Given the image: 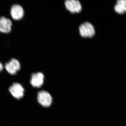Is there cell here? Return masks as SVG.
<instances>
[{
	"label": "cell",
	"instance_id": "7",
	"mask_svg": "<svg viewBox=\"0 0 126 126\" xmlns=\"http://www.w3.org/2000/svg\"><path fill=\"white\" fill-rule=\"evenodd\" d=\"M44 76L40 72L33 74L32 75L31 83L33 87L39 88L43 85L44 82Z\"/></svg>",
	"mask_w": 126,
	"mask_h": 126
},
{
	"label": "cell",
	"instance_id": "2",
	"mask_svg": "<svg viewBox=\"0 0 126 126\" xmlns=\"http://www.w3.org/2000/svg\"><path fill=\"white\" fill-rule=\"evenodd\" d=\"M38 102L41 106L48 107L52 103V98L50 94L47 92L42 91L38 94Z\"/></svg>",
	"mask_w": 126,
	"mask_h": 126
},
{
	"label": "cell",
	"instance_id": "4",
	"mask_svg": "<svg viewBox=\"0 0 126 126\" xmlns=\"http://www.w3.org/2000/svg\"><path fill=\"white\" fill-rule=\"evenodd\" d=\"M9 89L12 96L16 99H20L24 96V89L20 84L14 83Z\"/></svg>",
	"mask_w": 126,
	"mask_h": 126
},
{
	"label": "cell",
	"instance_id": "3",
	"mask_svg": "<svg viewBox=\"0 0 126 126\" xmlns=\"http://www.w3.org/2000/svg\"><path fill=\"white\" fill-rule=\"evenodd\" d=\"M65 5L67 10L73 14L79 13L82 10L81 3L77 0H67L65 1Z\"/></svg>",
	"mask_w": 126,
	"mask_h": 126
},
{
	"label": "cell",
	"instance_id": "5",
	"mask_svg": "<svg viewBox=\"0 0 126 126\" xmlns=\"http://www.w3.org/2000/svg\"><path fill=\"white\" fill-rule=\"evenodd\" d=\"M10 14L12 17L14 19L19 20L21 19L24 16V9L20 5H14L11 9Z\"/></svg>",
	"mask_w": 126,
	"mask_h": 126
},
{
	"label": "cell",
	"instance_id": "1",
	"mask_svg": "<svg viewBox=\"0 0 126 126\" xmlns=\"http://www.w3.org/2000/svg\"><path fill=\"white\" fill-rule=\"evenodd\" d=\"M79 31L81 36L84 38H92L95 34L94 27L89 22L82 24L79 26Z\"/></svg>",
	"mask_w": 126,
	"mask_h": 126
},
{
	"label": "cell",
	"instance_id": "9",
	"mask_svg": "<svg viewBox=\"0 0 126 126\" xmlns=\"http://www.w3.org/2000/svg\"><path fill=\"white\" fill-rule=\"evenodd\" d=\"M5 68L7 72L11 75H15L16 74L17 71L16 69L13 67L9 62L6 63L5 64Z\"/></svg>",
	"mask_w": 126,
	"mask_h": 126
},
{
	"label": "cell",
	"instance_id": "6",
	"mask_svg": "<svg viewBox=\"0 0 126 126\" xmlns=\"http://www.w3.org/2000/svg\"><path fill=\"white\" fill-rule=\"evenodd\" d=\"M12 23L10 20L5 16L0 18V32L7 33L11 30Z\"/></svg>",
	"mask_w": 126,
	"mask_h": 126
},
{
	"label": "cell",
	"instance_id": "11",
	"mask_svg": "<svg viewBox=\"0 0 126 126\" xmlns=\"http://www.w3.org/2000/svg\"><path fill=\"white\" fill-rule=\"evenodd\" d=\"M3 68V66L2 65V64L0 62V72L2 71Z\"/></svg>",
	"mask_w": 126,
	"mask_h": 126
},
{
	"label": "cell",
	"instance_id": "8",
	"mask_svg": "<svg viewBox=\"0 0 126 126\" xmlns=\"http://www.w3.org/2000/svg\"><path fill=\"white\" fill-rule=\"evenodd\" d=\"M114 9L118 14H123L126 12V0H118Z\"/></svg>",
	"mask_w": 126,
	"mask_h": 126
},
{
	"label": "cell",
	"instance_id": "10",
	"mask_svg": "<svg viewBox=\"0 0 126 126\" xmlns=\"http://www.w3.org/2000/svg\"><path fill=\"white\" fill-rule=\"evenodd\" d=\"M9 62L14 66L17 72L20 70V64L19 62L17 59L15 58L12 59Z\"/></svg>",
	"mask_w": 126,
	"mask_h": 126
}]
</instances>
